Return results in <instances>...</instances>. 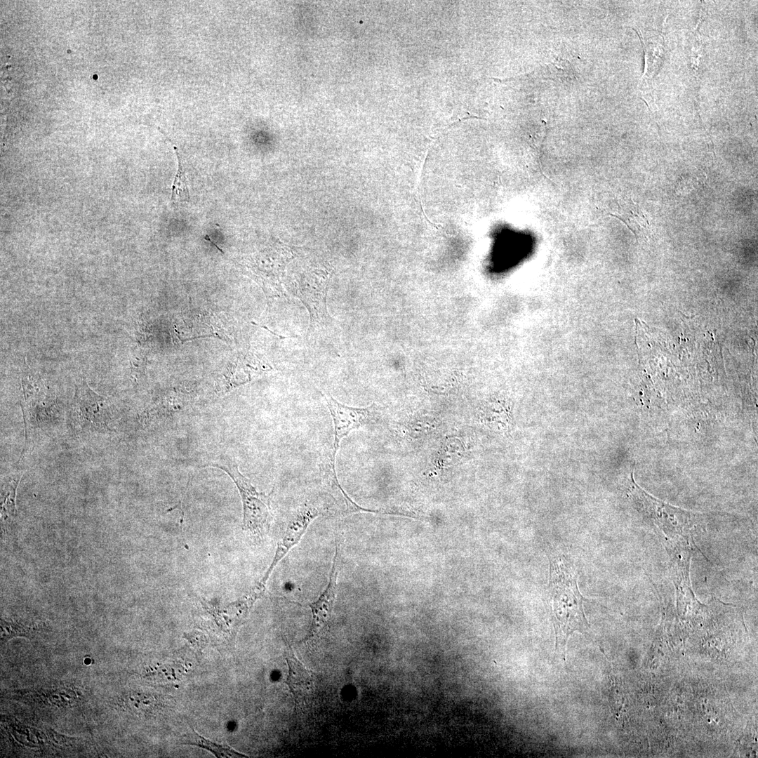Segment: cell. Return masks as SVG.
Segmentation results:
<instances>
[{
  "label": "cell",
  "instance_id": "obj_1",
  "mask_svg": "<svg viewBox=\"0 0 758 758\" xmlns=\"http://www.w3.org/2000/svg\"><path fill=\"white\" fill-rule=\"evenodd\" d=\"M550 587L553 595L556 649L564 656L568 637L575 631L583 632L588 628L583 606L586 599L578 590L574 568L562 557L551 562Z\"/></svg>",
  "mask_w": 758,
  "mask_h": 758
},
{
  "label": "cell",
  "instance_id": "obj_2",
  "mask_svg": "<svg viewBox=\"0 0 758 758\" xmlns=\"http://www.w3.org/2000/svg\"><path fill=\"white\" fill-rule=\"evenodd\" d=\"M630 493L649 519L672 540L688 541L702 527L703 517L700 514L670 505L651 496L634 482L632 474Z\"/></svg>",
  "mask_w": 758,
  "mask_h": 758
},
{
  "label": "cell",
  "instance_id": "obj_3",
  "mask_svg": "<svg viewBox=\"0 0 758 758\" xmlns=\"http://www.w3.org/2000/svg\"><path fill=\"white\" fill-rule=\"evenodd\" d=\"M224 470L235 483L242 501L244 528L255 538L262 537L272 520L270 496L258 492L251 481L232 463L211 464Z\"/></svg>",
  "mask_w": 758,
  "mask_h": 758
},
{
  "label": "cell",
  "instance_id": "obj_4",
  "mask_svg": "<svg viewBox=\"0 0 758 758\" xmlns=\"http://www.w3.org/2000/svg\"><path fill=\"white\" fill-rule=\"evenodd\" d=\"M110 407L104 397L93 391L83 379L76 385L69 409L72 426L81 432L110 430Z\"/></svg>",
  "mask_w": 758,
  "mask_h": 758
},
{
  "label": "cell",
  "instance_id": "obj_5",
  "mask_svg": "<svg viewBox=\"0 0 758 758\" xmlns=\"http://www.w3.org/2000/svg\"><path fill=\"white\" fill-rule=\"evenodd\" d=\"M328 275L325 271L312 270L290 283V291L307 308L310 319L309 330L326 327L331 324L326 305Z\"/></svg>",
  "mask_w": 758,
  "mask_h": 758
},
{
  "label": "cell",
  "instance_id": "obj_6",
  "mask_svg": "<svg viewBox=\"0 0 758 758\" xmlns=\"http://www.w3.org/2000/svg\"><path fill=\"white\" fill-rule=\"evenodd\" d=\"M324 397L333 418L334 429V439L328 459V474L331 481L336 484L339 482L337 479L335 461L340 441L352 430L368 423L373 418V406L367 408L348 406L340 403L331 395Z\"/></svg>",
  "mask_w": 758,
  "mask_h": 758
},
{
  "label": "cell",
  "instance_id": "obj_7",
  "mask_svg": "<svg viewBox=\"0 0 758 758\" xmlns=\"http://www.w3.org/2000/svg\"><path fill=\"white\" fill-rule=\"evenodd\" d=\"M338 543L335 545V552L333 561L332 570L328 583L319 599L310 604L312 611V623L306 640L314 639L325 629L331 619L336 590V580L338 572L339 552Z\"/></svg>",
  "mask_w": 758,
  "mask_h": 758
},
{
  "label": "cell",
  "instance_id": "obj_8",
  "mask_svg": "<svg viewBox=\"0 0 758 758\" xmlns=\"http://www.w3.org/2000/svg\"><path fill=\"white\" fill-rule=\"evenodd\" d=\"M257 356L247 353L240 354L227 366L225 373L227 389L246 383L260 375L268 368Z\"/></svg>",
  "mask_w": 758,
  "mask_h": 758
},
{
  "label": "cell",
  "instance_id": "obj_9",
  "mask_svg": "<svg viewBox=\"0 0 758 758\" xmlns=\"http://www.w3.org/2000/svg\"><path fill=\"white\" fill-rule=\"evenodd\" d=\"M288 665V677L286 683L294 696L296 703L308 696L314 689V682L310 672L295 656L292 650L286 653Z\"/></svg>",
  "mask_w": 758,
  "mask_h": 758
},
{
  "label": "cell",
  "instance_id": "obj_10",
  "mask_svg": "<svg viewBox=\"0 0 758 758\" xmlns=\"http://www.w3.org/2000/svg\"><path fill=\"white\" fill-rule=\"evenodd\" d=\"M181 744L194 745L210 751L218 758L224 757H248L227 744H220L211 741L199 734L195 730L192 729V733L184 735L181 738Z\"/></svg>",
  "mask_w": 758,
  "mask_h": 758
},
{
  "label": "cell",
  "instance_id": "obj_11",
  "mask_svg": "<svg viewBox=\"0 0 758 758\" xmlns=\"http://www.w3.org/2000/svg\"><path fill=\"white\" fill-rule=\"evenodd\" d=\"M159 130L166 136L168 140L170 141L171 145L173 147L174 151L178 159V170L174 177L173 183L171 187V201L175 203V201L180 200H185L189 198V189L185 175V172L182 164L181 158L178 152V148L174 142L168 137L166 133L159 128Z\"/></svg>",
  "mask_w": 758,
  "mask_h": 758
}]
</instances>
